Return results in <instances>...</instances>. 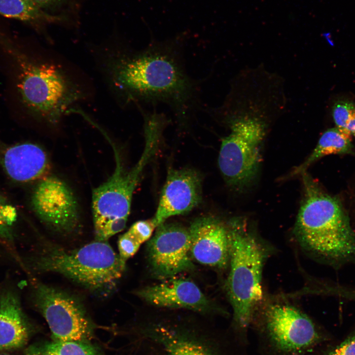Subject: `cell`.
I'll return each instance as SVG.
<instances>
[{
	"label": "cell",
	"instance_id": "2",
	"mask_svg": "<svg viewBox=\"0 0 355 355\" xmlns=\"http://www.w3.org/2000/svg\"><path fill=\"white\" fill-rule=\"evenodd\" d=\"M0 46L16 67L21 100L36 118L57 124L84 99L85 92L78 80L59 61L27 54L1 31Z\"/></svg>",
	"mask_w": 355,
	"mask_h": 355
},
{
	"label": "cell",
	"instance_id": "22",
	"mask_svg": "<svg viewBox=\"0 0 355 355\" xmlns=\"http://www.w3.org/2000/svg\"><path fill=\"white\" fill-rule=\"evenodd\" d=\"M332 116L336 127L348 132L347 127L355 117V105L348 101L336 102L332 107Z\"/></svg>",
	"mask_w": 355,
	"mask_h": 355
},
{
	"label": "cell",
	"instance_id": "7",
	"mask_svg": "<svg viewBox=\"0 0 355 355\" xmlns=\"http://www.w3.org/2000/svg\"><path fill=\"white\" fill-rule=\"evenodd\" d=\"M116 166L106 181L93 189L92 211L95 240L106 241L126 227L133 194L150 153L144 150L137 164L126 171L115 152Z\"/></svg>",
	"mask_w": 355,
	"mask_h": 355
},
{
	"label": "cell",
	"instance_id": "8",
	"mask_svg": "<svg viewBox=\"0 0 355 355\" xmlns=\"http://www.w3.org/2000/svg\"><path fill=\"white\" fill-rule=\"evenodd\" d=\"M229 122L231 132L222 141L218 164L227 184L240 190L252 182L259 170L265 126L257 118L245 116Z\"/></svg>",
	"mask_w": 355,
	"mask_h": 355
},
{
	"label": "cell",
	"instance_id": "26",
	"mask_svg": "<svg viewBox=\"0 0 355 355\" xmlns=\"http://www.w3.org/2000/svg\"><path fill=\"white\" fill-rule=\"evenodd\" d=\"M36 5L45 11L57 9L69 0H31Z\"/></svg>",
	"mask_w": 355,
	"mask_h": 355
},
{
	"label": "cell",
	"instance_id": "4",
	"mask_svg": "<svg viewBox=\"0 0 355 355\" xmlns=\"http://www.w3.org/2000/svg\"><path fill=\"white\" fill-rule=\"evenodd\" d=\"M230 272L226 284L233 321L243 339L263 298L262 276L268 248L245 220L228 223Z\"/></svg>",
	"mask_w": 355,
	"mask_h": 355
},
{
	"label": "cell",
	"instance_id": "13",
	"mask_svg": "<svg viewBox=\"0 0 355 355\" xmlns=\"http://www.w3.org/2000/svg\"><path fill=\"white\" fill-rule=\"evenodd\" d=\"M188 231L191 256L198 262L224 268L229 261V240L227 224L212 216L196 218Z\"/></svg>",
	"mask_w": 355,
	"mask_h": 355
},
{
	"label": "cell",
	"instance_id": "15",
	"mask_svg": "<svg viewBox=\"0 0 355 355\" xmlns=\"http://www.w3.org/2000/svg\"><path fill=\"white\" fill-rule=\"evenodd\" d=\"M0 166L11 179L25 183L43 178L49 162L45 151L36 143H0Z\"/></svg>",
	"mask_w": 355,
	"mask_h": 355
},
{
	"label": "cell",
	"instance_id": "24",
	"mask_svg": "<svg viewBox=\"0 0 355 355\" xmlns=\"http://www.w3.org/2000/svg\"><path fill=\"white\" fill-rule=\"evenodd\" d=\"M156 227L152 219L139 220L127 231L141 244L147 241Z\"/></svg>",
	"mask_w": 355,
	"mask_h": 355
},
{
	"label": "cell",
	"instance_id": "19",
	"mask_svg": "<svg viewBox=\"0 0 355 355\" xmlns=\"http://www.w3.org/2000/svg\"><path fill=\"white\" fill-rule=\"evenodd\" d=\"M0 15L37 27L67 20L64 16L50 14L31 0H0Z\"/></svg>",
	"mask_w": 355,
	"mask_h": 355
},
{
	"label": "cell",
	"instance_id": "11",
	"mask_svg": "<svg viewBox=\"0 0 355 355\" xmlns=\"http://www.w3.org/2000/svg\"><path fill=\"white\" fill-rule=\"evenodd\" d=\"M188 229L176 223L161 224L147 245V257L154 275L168 279L192 269Z\"/></svg>",
	"mask_w": 355,
	"mask_h": 355
},
{
	"label": "cell",
	"instance_id": "28",
	"mask_svg": "<svg viewBox=\"0 0 355 355\" xmlns=\"http://www.w3.org/2000/svg\"></svg>",
	"mask_w": 355,
	"mask_h": 355
},
{
	"label": "cell",
	"instance_id": "23",
	"mask_svg": "<svg viewBox=\"0 0 355 355\" xmlns=\"http://www.w3.org/2000/svg\"><path fill=\"white\" fill-rule=\"evenodd\" d=\"M141 245L128 231L121 235L118 247L121 260L126 264L127 260L137 252Z\"/></svg>",
	"mask_w": 355,
	"mask_h": 355
},
{
	"label": "cell",
	"instance_id": "27",
	"mask_svg": "<svg viewBox=\"0 0 355 355\" xmlns=\"http://www.w3.org/2000/svg\"><path fill=\"white\" fill-rule=\"evenodd\" d=\"M6 355V354H2V355Z\"/></svg>",
	"mask_w": 355,
	"mask_h": 355
},
{
	"label": "cell",
	"instance_id": "25",
	"mask_svg": "<svg viewBox=\"0 0 355 355\" xmlns=\"http://www.w3.org/2000/svg\"><path fill=\"white\" fill-rule=\"evenodd\" d=\"M317 355H355V329L340 343L328 347Z\"/></svg>",
	"mask_w": 355,
	"mask_h": 355
},
{
	"label": "cell",
	"instance_id": "9",
	"mask_svg": "<svg viewBox=\"0 0 355 355\" xmlns=\"http://www.w3.org/2000/svg\"><path fill=\"white\" fill-rule=\"evenodd\" d=\"M32 300L46 321L55 340L88 342L93 324L75 296L41 283L33 287Z\"/></svg>",
	"mask_w": 355,
	"mask_h": 355
},
{
	"label": "cell",
	"instance_id": "21",
	"mask_svg": "<svg viewBox=\"0 0 355 355\" xmlns=\"http://www.w3.org/2000/svg\"><path fill=\"white\" fill-rule=\"evenodd\" d=\"M17 218L15 208L0 193V238L8 241L13 240L12 227Z\"/></svg>",
	"mask_w": 355,
	"mask_h": 355
},
{
	"label": "cell",
	"instance_id": "20",
	"mask_svg": "<svg viewBox=\"0 0 355 355\" xmlns=\"http://www.w3.org/2000/svg\"><path fill=\"white\" fill-rule=\"evenodd\" d=\"M25 355H102L94 346L84 341H54L29 347Z\"/></svg>",
	"mask_w": 355,
	"mask_h": 355
},
{
	"label": "cell",
	"instance_id": "10",
	"mask_svg": "<svg viewBox=\"0 0 355 355\" xmlns=\"http://www.w3.org/2000/svg\"><path fill=\"white\" fill-rule=\"evenodd\" d=\"M31 203L36 216L56 232L71 233L79 226L76 198L70 186L60 178L48 177L41 179L33 192Z\"/></svg>",
	"mask_w": 355,
	"mask_h": 355
},
{
	"label": "cell",
	"instance_id": "18",
	"mask_svg": "<svg viewBox=\"0 0 355 355\" xmlns=\"http://www.w3.org/2000/svg\"><path fill=\"white\" fill-rule=\"evenodd\" d=\"M352 135L338 127L325 131L308 158L289 174L290 177L302 175L314 162L326 155L352 153Z\"/></svg>",
	"mask_w": 355,
	"mask_h": 355
},
{
	"label": "cell",
	"instance_id": "6",
	"mask_svg": "<svg viewBox=\"0 0 355 355\" xmlns=\"http://www.w3.org/2000/svg\"><path fill=\"white\" fill-rule=\"evenodd\" d=\"M261 320L258 337L268 355H308L327 339L309 316L289 304L268 306Z\"/></svg>",
	"mask_w": 355,
	"mask_h": 355
},
{
	"label": "cell",
	"instance_id": "14",
	"mask_svg": "<svg viewBox=\"0 0 355 355\" xmlns=\"http://www.w3.org/2000/svg\"><path fill=\"white\" fill-rule=\"evenodd\" d=\"M146 302L158 307L187 309L201 313L212 309L210 301L193 282L172 279L160 284L145 287L136 292Z\"/></svg>",
	"mask_w": 355,
	"mask_h": 355
},
{
	"label": "cell",
	"instance_id": "1",
	"mask_svg": "<svg viewBox=\"0 0 355 355\" xmlns=\"http://www.w3.org/2000/svg\"><path fill=\"white\" fill-rule=\"evenodd\" d=\"M104 63L111 86L127 103L162 101L178 112L185 111L193 84L173 52L157 47L136 53L113 51Z\"/></svg>",
	"mask_w": 355,
	"mask_h": 355
},
{
	"label": "cell",
	"instance_id": "12",
	"mask_svg": "<svg viewBox=\"0 0 355 355\" xmlns=\"http://www.w3.org/2000/svg\"><path fill=\"white\" fill-rule=\"evenodd\" d=\"M201 199L202 180L197 172L190 169H170L152 219L157 228L171 216L190 212Z\"/></svg>",
	"mask_w": 355,
	"mask_h": 355
},
{
	"label": "cell",
	"instance_id": "16",
	"mask_svg": "<svg viewBox=\"0 0 355 355\" xmlns=\"http://www.w3.org/2000/svg\"><path fill=\"white\" fill-rule=\"evenodd\" d=\"M144 333L162 348L165 355H225L213 343L184 330L157 325L146 328Z\"/></svg>",
	"mask_w": 355,
	"mask_h": 355
},
{
	"label": "cell",
	"instance_id": "5",
	"mask_svg": "<svg viewBox=\"0 0 355 355\" xmlns=\"http://www.w3.org/2000/svg\"><path fill=\"white\" fill-rule=\"evenodd\" d=\"M36 272L58 273L95 292L111 290L126 264L106 241L95 240L80 248L48 247L27 260Z\"/></svg>",
	"mask_w": 355,
	"mask_h": 355
},
{
	"label": "cell",
	"instance_id": "3",
	"mask_svg": "<svg viewBox=\"0 0 355 355\" xmlns=\"http://www.w3.org/2000/svg\"><path fill=\"white\" fill-rule=\"evenodd\" d=\"M294 234L305 250L333 263L355 259V234L339 200L325 193L306 172Z\"/></svg>",
	"mask_w": 355,
	"mask_h": 355
},
{
	"label": "cell",
	"instance_id": "17",
	"mask_svg": "<svg viewBox=\"0 0 355 355\" xmlns=\"http://www.w3.org/2000/svg\"><path fill=\"white\" fill-rule=\"evenodd\" d=\"M29 324L18 294L12 289L0 292V352L19 349L28 340Z\"/></svg>",
	"mask_w": 355,
	"mask_h": 355
}]
</instances>
